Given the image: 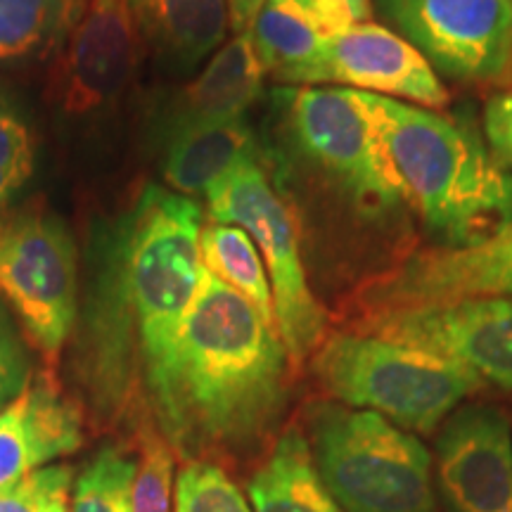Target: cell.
<instances>
[{"mask_svg": "<svg viewBox=\"0 0 512 512\" xmlns=\"http://www.w3.org/2000/svg\"><path fill=\"white\" fill-rule=\"evenodd\" d=\"M358 93L406 202L446 247L477 245L512 221V174L475 128L408 102Z\"/></svg>", "mask_w": 512, "mask_h": 512, "instance_id": "3957f363", "label": "cell"}, {"mask_svg": "<svg viewBox=\"0 0 512 512\" xmlns=\"http://www.w3.org/2000/svg\"><path fill=\"white\" fill-rule=\"evenodd\" d=\"M458 299H512V221L477 245L420 249L358 290L363 316Z\"/></svg>", "mask_w": 512, "mask_h": 512, "instance_id": "8fae6325", "label": "cell"}, {"mask_svg": "<svg viewBox=\"0 0 512 512\" xmlns=\"http://www.w3.org/2000/svg\"><path fill=\"white\" fill-rule=\"evenodd\" d=\"M306 162L323 171L363 214L406 207L401 181L373 119L351 88L297 86L275 93Z\"/></svg>", "mask_w": 512, "mask_h": 512, "instance_id": "52a82bcc", "label": "cell"}, {"mask_svg": "<svg viewBox=\"0 0 512 512\" xmlns=\"http://www.w3.org/2000/svg\"><path fill=\"white\" fill-rule=\"evenodd\" d=\"M363 332L458 363L482 382L512 389V299H458L363 316Z\"/></svg>", "mask_w": 512, "mask_h": 512, "instance_id": "30bf717a", "label": "cell"}, {"mask_svg": "<svg viewBox=\"0 0 512 512\" xmlns=\"http://www.w3.org/2000/svg\"><path fill=\"white\" fill-rule=\"evenodd\" d=\"M171 484H174V453L169 441L159 434H147L133 479L131 510L171 512Z\"/></svg>", "mask_w": 512, "mask_h": 512, "instance_id": "484cf974", "label": "cell"}, {"mask_svg": "<svg viewBox=\"0 0 512 512\" xmlns=\"http://www.w3.org/2000/svg\"><path fill=\"white\" fill-rule=\"evenodd\" d=\"M302 86H339L422 105L439 112L451 102L432 64L396 31L375 22L330 36Z\"/></svg>", "mask_w": 512, "mask_h": 512, "instance_id": "4fadbf2b", "label": "cell"}, {"mask_svg": "<svg viewBox=\"0 0 512 512\" xmlns=\"http://www.w3.org/2000/svg\"><path fill=\"white\" fill-rule=\"evenodd\" d=\"M261 67L249 34H238L209 57L207 67L162 107L157 133L169 140L192 128L245 119L264 91Z\"/></svg>", "mask_w": 512, "mask_h": 512, "instance_id": "2e32d148", "label": "cell"}, {"mask_svg": "<svg viewBox=\"0 0 512 512\" xmlns=\"http://www.w3.org/2000/svg\"><path fill=\"white\" fill-rule=\"evenodd\" d=\"M0 299L50 361L60 356L79 304V254L72 230L46 209L0 219Z\"/></svg>", "mask_w": 512, "mask_h": 512, "instance_id": "ba28073f", "label": "cell"}, {"mask_svg": "<svg viewBox=\"0 0 512 512\" xmlns=\"http://www.w3.org/2000/svg\"><path fill=\"white\" fill-rule=\"evenodd\" d=\"M138 458L121 446L100 448L74 482L72 512H133V479Z\"/></svg>", "mask_w": 512, "mask_h": 512, "instance_id": "603a6c76", "label": "cell"}, {"mask_svg": "<svg viewBox=\"0 0 512 512\" xmlns=\"http://www.w3.org/2000/svg\"><path fill=\"white\" fill-rule=\"evenodd\" d=\"M247 34L264 72L290 86H302L330 41L313 0H266Z\"/></svg>", "mask_w": 512, "mask_h": 512, "instance_id": "d6986e66", "label": "cell"}, {"mask_svg": "<svg viewBox=\"0 0 512 512\" xmlns=\"http://www.w3.org/2000/svg\"><path fill=\"white\" fill-rule=\"evenodd\" d=\"M200 256L204 271L233 287L235 292H240L273 328H278L275 325L271 280H268L264 259H261L259 247L254 245V240L245 230L228 226V223L204 221L200 233Z\"/></svg>", "mask_w": 512, "mask_h": 512, "instance_id": "7402d4cb", "label": "cell"}, {"mask_svg": "<svg viewBox=\"0 0 512 512\" xmlns=\"http://www.w3.org/2000/svg\"><path fill=\"white\" fill-rule=\"evenodd\" d=\"M264 3L266 0H228L230 29L235 31V36L247 34L259 10L264 8Z\"/></svg>", "mask_w": 512, "mask_h": 512, "instance_id": "4dcf8cb0", "label": "cell"}, {"mask_svg": "<svg viewBox=\"0 0 512 512\" xmlns=\"http://www.w3.org/2000/svg\"><path fill=\"white\" fill-rule=\"evenodd\" d=\"M484 136L491 152L512 174V91L496 93L486 100Z\"/></svg>", "mask_w": 512, "mask_h": 512, "instance_id": "f1b7e54d", "label": "cell"}, {"mask_svg": "<svg viewBox=\"0 0 512 512\" xmlns=\"http://www.w3.org/2000/svg\"><path fill=\"white\" fill-rule=\"evenodd\" d=\"M145 50L174 69H192L226 43L228 0H126Z\"/></svg>", "mask_w": 512, "mask_h": 512, "instance_id": "e0dca14e", "label": "cell"}, {"mask_svg": "<svg viewBox=\"0 0 512 512\" xmlns=\"http://www.w3.org/2000/svg\"><path fill=\"white\" fill-rule=\"evenodd\" d=\"M174 512H252V505L219 465L190 460L176 479Z\"/></svg>", "mask_w": 512, "mask_h": 512, "instance_id": "cb8c5ba5", "label": "cell"}, {"mask_svg": "<svg viewBox=\"0 0 512 512\" xmlns=\"http://www.w3.org/2000/svg\"><path fill=\"white\" fill-rule=\"evenodd\" d=\"M204 200L209 221L242 228L259 247L271 280L278 335L297 373L323 344L328 316L309 285L292 204L273 185L264 159L230 171Z\"/></svg>", "mask_w": 512, "mask_h": 512, "instance_id": "8992f818", "label": "cell"}, {"mask_svg": "<svg viewBox=\"0 0 512 512\" xmlns=\"http://www.w3.org/2000/svg\"><path fill=\"white\" fill-rule=\"evenodd\" d=\"M31 382V358L19 335L10 306L0 299V411L10 406Z\"/></svg>", "mask_w": 512, "mask_h": 512, "instance_id": "83f0119b", "label": "cell"}, {"mask_svg": "<svg viewBox=\"0 0 512 512\" xmlns=\"http://www.w3.org/2000/svg\"><path fill=\"white\" fill-rule=\"evenodd\" d=\"M72 486V467L48 465L15 486L0 491V512H46Z\"/></svg>", "mask_w": 512, "mask_h": 512, "instance_id": "4316f807", "label": "cell"}, {"mask_svg": "<svg viewBox=\"0 0 512 512\" xmlns=\"http://www.w3.org/2000/svg\"><path fill=\"white\" fill-rule=\"evenodd\" d=\"M437 486L448 512H512V430L486 403L456 408L437 439Z\"/></svg>", "mask_w": 512, "mask_h": 512, "instance_id": "5bb4252c", "label": "cell"}, {"mask_svg": "<svg viewBox=\"0 0 512 512\" xmlns=\"http://www.w3.org/2000/svg\"><path fill=\"white\" fill-rule=\"evenodd\" d=\"M34 166L36 150L27 121L0 95V214L27 188Z\"/></svg>", "mask_w": 512, "mask_h": 512, "instance_id": "d4e9b609", "label": "cell"}, {"mask_svg": "<svg viewBox=\"0 0 512 512\" xmlns=\"http://www.w3.org/2000/svg\"><path fill=\"white\" fill-rule=\"evenodd\" d=\"M145 43L126 0H88L74 34L57 53L53 91L67 114L83 117L126 93Z\"/></svg>", "mask_w": 512, "mask_h": 512, "instance_id": "7c38bea8", "label": "cell"}, {"mask_svg": "<svg viewBox=\"0 0 512 512\" xmlns=\"http://www.w3.org/2000/svg\"><path fill=\"white\" fill-rule=\"evenodd\" d=\"M290 370L278 328L204 271L174 349L145 396L178 451H245L278 425Z\"/></svg>", "mask_w": 512, "mask_h": 512, "instance_id": "7a4b0ae2", "label": "cell"}, {"mask_svg": "<svg viewBox=\"0 0 512 512\" xmlns=\"http://www.w3.org/2000/svg\"><path fill=\"white\" fill-rule=\"evenodd\" d=\"M377 8L446 79L512 76V0H377Z\"/></svg>", "mask_w": 512, "mask_h": 512, "instance_id": "9c48e42d", "label": "cell"}, {"mask_svg": "<svg viewBox=\"0 0 512 512\" xmlns=\"http://www.w3.org/2000/svg\"><path fill=\"white\" fill-rule=\"evenodd\" d=\"M313 5L323 17L330 36L342 34L354 24L370 22L373 17V0H313Z\"/></svg>", "mask_w": 512, "mask_h": 512, "instance_id": "f546056e", "label": "cell"}, {"mask_svg": "<svg viewBox=\"0 0 512 512\" xmlns=\"http://www.w3.org/2000/svg\"><path fill=\"white\" fill-rule=\"evenodd\" d=\"M46 512H67V494L57 496V498H55V501L48 505V508H46Z\"/></svg>", "mask_w": 512, "mask_h": 512, "instance_id": "1f68e13d", "label": "cell"}, {"mask_svg": "<svg viewBox=\"0 0 512 512\" xmlns=\"http://www.w3.org/2000/svg\"><path fill=\"white\" fill-rule=\"evenodd\" d=\"M309 444L320 479L344 512H434L430 453L380 413L313 403Z\"/></svg>", "mask_w": 512, "mask_h": 512, "instance_id": "5b68a950", "label": "cell"}, {"mask_svg": "<svg viewBox=\"0 0 512 512\" xmlns=\"http://www.w3.org/2000/svg\"><path fill=\"white\" fill-rule=\"evenodd\" d=\"M313 373L325 392L358 411L411 432L430 434L482 380L470 370L432 354L370 332H337L313 354Z\"/></svg>", "mask_w": 512, "mask_h": 512, "instance_id": "277c9868", "label": "cell"}, {"mask_svg": "<svg viewBox=\"0 0 512 512\" xmlns=\"http://www.w3.org/2000/svg\"><path fill=\"white\" fill-rule=\"evenodd\" d=\"M83 444L79 406L50 377L31 380L0 411V491Z\"/></svg>", "mask_w": 512, "mask_h": 512, "instance_id": "9a60e30c", "label": "cell"}, {"mask_svg": "<svg viewBox=\"0 0 512 512\" xmlns=\"http://www.w3.org/2000/svg\"><path fill=\"white\" fill-rule=\"evenodd\" d=\"M247 491L252 512H344L318 475L309 437L297 427L275 441Z\"/></svg>", "mask_w": 512, "mask_h": 512, "instance_id": "ffe728a7", "label": "cell"}, {"mask_svg": "<svg viewBox=\"0 0 512 512\" xmlns=\"http://www.w3.org/2000/svg\"><path fill=\"white\" fill-rule=\"evenodd\" d=\"M202 204L150 183L95 240L88 285V375L102 399L145 392L202 280Z\"/></svg>", "mask_w": 512, "mask_h": 512, "instance_id": "6da1fadb", "label": "cell"}, {"mask_svg": "<svg viewBox=\"0 0 512 512\" xmlns=\"http://www.w3.org/2000/svg\"><path fill=\"white\" fill-rule=\"evenodd\" d=\"M86 5L88 0H0V64L60 53Z\"/></svg>", "mask_w": 512, "mask_h": 512, "instance_id": "44dd1931", "label": "cell"}, {"mask_svg": "<svg viewBox=\"0 0 512 512\" xmlns=\"http://www.w3.org/2000/svg\"><path fill=\"white\" fill-rule=\"evenodd\" d=\"M264 159L259 138L245 119L192 128L164 140L162 178L169 190L204 197L221 178L247 162Z\"/></svg>", "mask_w": 512, "mask_h": 512, "instance_id": "ac0fdd59", "label": "cell"}]
</instances>
